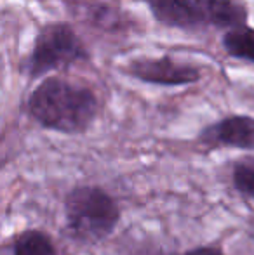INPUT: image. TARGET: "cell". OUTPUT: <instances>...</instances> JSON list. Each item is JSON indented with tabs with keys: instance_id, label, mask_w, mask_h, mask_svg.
Wrapping results in <instances>:
<instances>
[{
	"instance_id": "6da1fadb",
	"label": "cell",
	"mask_w": 254,
	"mask_h": 255,
	"mask_svg": "<svg viewBox=\"0 0 254 255\" xmlns=\"http://www.w3.org/2000/svg\"><path fill=\"white\" fill-rule=\"evenodd\" d=\"M30 118L42 128L64 135L85 134L99 113L96 92L61 77H47L26 101Z\"/></svg>"
},
{
	"instance_id": "7a4b0ae2",
	"label": "cell",
	"mask_w": 254,
	"mask_h": 255,
	"mask_svg": "<svg viewBox=\"0 0 254 255\" xmlns=\"http://www.w3.org/2000/svg\"><path fill=\"white\" fill-rule=\"evenodd\" d=\"M122 212L110 193L99 186H75L64 196V222L71 240L96 245L117 229Z\"/></svg>"
},
{
	"instance_id": "3957f363",
	"label": "cell",
	"mask_w": 254,
	"mask_h": 255,
	"mask_svg": "<svg viewBox=\"0 0 254 255\" xmlns=\"http://www.w3.org/2000/svg\"><path fill=\"white\" fill-rule=\"evenodd\" d=\"M89 59L91 52L75 28L66 21H52L38 30L24 63V73L35 80Z\"/></svg>"
},
{
	"instance_id": "277c9868",
	"label": "cell",
	"mask_w": 254,
	"mask_h": 255,
	"mask_svg": "<svg viewBox=\"0 0 254 255\" xmlns=\"http://www.w3.org/2000/svg\"><path fill=\"white\" fill-rule=\"evenodd\" d=\"M127 77L143 84L160 85V87H181L197 84L202 78V70L195 64L176 61L171 56L138 57L124 66Z\"/></svg>"
},
{
	"instance_id": "5b68a950",
	"label": "cell",
	"mask_w": 254,
	"mask_h": 255,
	"mask_svg": "<svg viewBox=\"0 0 254 255\" xmlns=\"http://www.w3.org/2000/svg\"><path fill=\"white\" fill-rule=\"evenodd\" d=\"M199 144L209 149L232 148L254 151V117L230 115L209 124L197 135Z\"/></svg>"
},
{
	"instance_id": "8992f818",
	"label": "cell",
	"mask_w": 254,
	"mask_h": 255,
	"mask_svg": "<svg viewBox=\"0 0 254 255\" xmlns=\"http://www.w3.org/2000/svg\"><path fill=\"white\" fill-rule=\"evenodd\" d=\"M145 3L153 19L166 28L197 31L207 26L197 0H145Z\"/></svg>"
},
{
	"instance_id": "52a82bcc",
	"label": "cell",
	"mask_w": 254,
	"mask_h": 255,
	"mask_svg": "<svg viewBox=\"0 0 254 255\" xmlns=\"http://www.w3.org/2000/svg\"><path fill=\"white\" fill-rule=\"evenodd\" d=\"M68 12L78 21L103 31H126L127 17L105 0H63Z\"/></svg>"
},
{
	"instance_id": "ba28073f",
	"label": "cell",
	"mask_w": 254,
	"mask_h": 255,
	"mask_svg": "<svg viewBox=\"0 0 254 255\" xmlns=\"http://www.w3.org/2000/svg\"><path fill=\"white\" fill-rule=\"evenodd\" d=\"M207 26L235 30L248 24L249 10L242 0H197Z\"/></svg>"
},
{
	"instance_id": "9c48e42d",
	"label": "cell",
	"mask_w": 254,
	"mask_h": 255,
	"mask_svg": "<svg viewBox=\"0 0 254 255\" xmlns=\"http://www.w3.org/2000/svg\"><path fill=\"white\" fill-rule=\"evenodd\" d=\"M12 255H58L52 238L44 229L30 228L23 229L12 236V245H10Z\"/></svg>"
},
{
	"instance_id": "30bf717a",
	"label": "cell",
	"mask_w": 254,
	"mask_h": 255,
	"mask_svg": "<svg viewBox=\"0 0 254 255\" xmlns=\"http://www.w3.org/2000/svg\"><path fill=\"white\" fill-rule=\"evenodd\" d=\"M221 47L234 59L254 64V28L246 24V26L225 31L221 38Z\"/></svg>"
},
{
	"instance_id": "8fae6325",
	"label": "cell",
	"mask_w": 254,
	"mask_h": 255,
	"mask_svg": "<svg viewBox=\"0 0 254 255\" xmlns=\"http://www.w3.org/2000/svg\"><path fill=\"white\" fill-rule=\"evenodd\" d=\"M232 184L242 196L254 202V154L235 160L232 167Z\"/></svg>"
},
{
	"instance_id": "7c38bea8",
	"label": "cell",
	"mask_w": 254,
	"mask_h": 255,
	"mask_svg": "<svg viewBox=\"0 0 254 255\" xmlns=\"http://www.w3.org/2000/svg\"><path fill=\"white\" fill-rule=\"evenodd\" d=\"M181 255H225L223 250L220 247H211V245H204V247H195V249L187 250Z\"/></svg>"
},
{
	"instance_id": "4fadbf2b",
	"label": "cell",
	"mask_w": 254,
	"mask_h": 255,
	"mask_svg": "<svg viewBox=\"0 0 254 255\" xmlns=\"http://www.w3.org/2000/svg\"><path fill=\"white\" fill-rule=\"evenodd\" d=\"M248 235L251 236V238L254 240V219L251 222H249V229H248Z\"/></svg>"
}]
</instances>
